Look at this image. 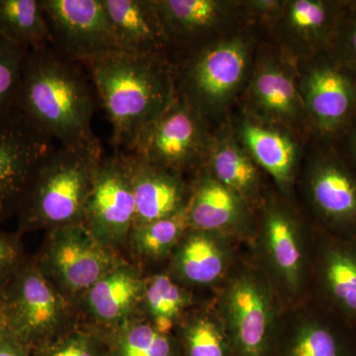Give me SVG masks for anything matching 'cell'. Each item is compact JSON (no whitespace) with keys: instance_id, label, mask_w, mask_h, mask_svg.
<instances>
[{"instance_id":"1","label":"cell","mask_w":356,"mask_h":356,"mask_svg":"<svg viewBox=\"0 0 356 356\" xmlns=\"http://www.w3.org/2000/svg\"><path fill=\"white\" fill-rule=\"evenodd\" d=\"M96 98L83 64L51 46L28 51L15 107L40 133L60 146L98 144L91 126Z\"/></svg>"},{"instance_id":"2","label":"cell","mask_w":356,"mask_h":356,"mask_svg":"<svg viewBox=\"0 0 356 356\" xmlns=\"http://www.w3.org/2000/svg\"><path fill=\"white\" fill-rule=\"evenodd\" d=\"M83 65L111 123L116 151L132 152L143 132L177 100L175 67L165 55L117 51Z\"/></svg>"},{"instance_id":"3","label":"cell","mask_w":356,"mask_h":356,"mask_svg":"<svg viewBox=\"0 0 356 356\" xmlns=\"http://www.w3.org/2000/svg\"><path fill=\"white\" fill-rule=\"evenodd\" d=\"M102 158L100 143L56 147L40 168L17 214L18 233L83 224L96 168Z\"/></svg>"},{"instance_id":"4","label":"cell","mask_w":356,"mask_h":356,"mask_svg":"<svg viewBox=\"0 0 356 356\" xmlns=\"http://www.w3.org/2000/svg\"><path fill=\"white\" fill-rule=\"evenodd\" d=\"M252 57L245 36L214 40L187 51L175 69L178 95L204 118L226 108L245 81Z\"/></svg>"},{"instance_id":"5","label":"cell","mask_w":356,"mask_h":356,"mask_svg":"<svg viewBox=\"0 0 356 356\" xmlns=\"http://www.w3.org/2000/svg\"><path fill=\"white\" fill-rule=\"evenodd\" d=\"M6 327L34 348L65 334L72 324V305L44 277L34 259H27L0 294Z\"/></svg>"},{"instance_id":"6","label":"cell","mask_w":356,"mask_h":356,"mask_svg":"<svg viewBox=\"0 0 356 356\" xmlns=\"http://www.w3.org/2000/svg\"><path fill=\"white\" fill-rule=\"evenodd\" d=\"M34 261L44 277L74 305L124 261L116 250L97 240L83 224L47 232Z\"/></svg>"},{"instance_id":"7","label":"cell","mask_w":356,"mask_h":356,"mask_svg":"<svg viewBox=\"0 0 356 356\" xmlns=\"http://www.w3.org/2000/svg\"><path fill=\"white\" fill-rule=\"evenodd\" d=\"M298 88L307 119L321 137L336 140L356 117V72L332 51L303 60Z\"/></svg>"},{"instance_id":"8","label":"cell","mask_w":356,"mask_h":356,"mask_svg":"<svg viewBox=\"0 0 356 356\" xmlns=\"http://www.w3.org/2000/svg\"><path fill=\"white\" fill-rule=\"evenodd\" d=\"M220 309L234 356H275L273 296L261 274L243 271L229 281Z\"/></svg>"},{"instance_id":"9","label":"cell","mask_w":356,"mask_h":356,"mask_svg":"<svg viewBox=\"0 0 356 356\" xmlns=\"http://www.w3.org/2000/svg\"><path fill=\"white\" fill-rule=\"evenodd\" d=\"M56 149L14 107L0 114V224L22 207L33 180Z\"/></svg>"},{"instance_id":"10","label":"cell","mask_w":356,"mask_h":356,"mask_svg":"<svg viewBox=\"0 0 356 356\" xmlns=\"http://www.w3.org/2000/svg\"><path fill=\"white\" fill-rule=\"evenodd\" d=\"M210 142L206 119L178 95L177 102L143 132L127 154L181 175L206 159Z\"/></svg>"},{"instance_id":"11","label":"cell","mask_w":356,"mask_h":356,"mask_svg":"<svg viewBox=\"0 0 356 356\" xmlns=\"http://www.w3.org/2000/svg\"><path fill=\"white\" fill-rule=\"evenodd\" d=\"M136 218L129 154L102 158L93 178L83 224L97 240L116 250L127 242Z\"/></svg>"},{"instance_id":"12","label":"cell","mask_w":356,"mask_h":356,"mask_svg":"<svg viewBox=\"0 0 356 356\" xmlns=\"http://www.w3.org/2000/svg\"><path fill=\"white\" fill-rule=\"evenodd\" d=\"M51 44L60 55L83 63L123 51L103 0H43Z\"/></svg>"},{"instance_id":"13","label":"cell","mask_w":356,"mask_h":356,"mask_svg":"<svg viewBox=\"0 0 356 356\" xmlns=\"http://www.w3.org/2000/svg\"><path fill=\"white\" fill-rule=\"evenodd\" d=\"M306 179L312 207L327 234L356 238V172L336 147L314 154Z\"/></svg>"},{"instance_id":"14","label":"cell","mask_w":356,"mask_h":356,"mask_svg":"<svg viewBox=\"0 0 356 356\" xmlns=\"http://www.w3.org/2000/svg\"><path fill=\"white\" fill-rule=\"evenodd\" d=\"M346 1L291 0L278 17L280 36L303 60L331 50Z\"/></svg>"},{"instance_id":"15","label":"cell","mask_w":356,"mask_h":356,"mask_svg":"<svg viewBox=\"0 0 356 356\" xmlns=\"http://www.w3.org/2000/svg\"><path fill=\"white\" fill-rule=\"evenodd\" d=\"M144 287L140 269L123 261L97 281L79 302L95 321L93 327L111 331L137 315Z\"/></svg>"},{"instance_id":"16","label":"cell","mask_w":356,"mask_h":356,"mask_svg":"<svg viewBox=\"0 0 356 356\" xmlns=\"http://www.w3.org/2000/svg\"><path fill=\"white\" fill-rule=\"evenodd\" d=\"M318 282L327 308L348 327L356 325V238H323Z\"/></svg>"},{"instance_id":"17","label":"cell","mask_w":356,"mask_h":356,"mask_svg":"<svg viewBox=\"0 0 356 356\" xmlns=\"http://www.w3.org/2000/svg\"><path fill=\"white\" fill-rule=\"evenodd\" d=\"M172 46L199 48L210 42L211 35L221 27L236 7V2L221 0H153Z\"/></svg>"},{"instance_id":"18","label":"cell","mask_w":356,"mask_h":356,"mask_svg":"<svg viewBox=\"0 0 356 356\" xmlns=\"http://www.w3.org/2000/svg\"><path fill=\"white\" fill-rule=\"evenodd\" d=\"M128 154L136 204L134 227L172 216L187 207L191 191L180 173Z\"/></svg>"},{"instance_id":"19","label":"cell","mask_w":356,"mask_h":356,"mask_svg":"<svg viewBox=\"0 0 356 356\" xmlns=\"http://www.w3.org/2000/svg\"><path fill=\"white\" fill-rule=\"evenodd\" d=\"M261 243L275 277L288 291L298 292L305 278V248L298 224L289 211L276 204L266 208Z\"/></svg>"},{"instance_id":"20","label":"cell","mask_w":356,"mask_h":356,"mask_svg":"<svg viewBox=\"0 0 356 356\" xmlns=\"http://www.w3.org/2000/svg\"><path fill=\"white\" fill-rule=\"evenodd\" d=\"M199 170L187 205L191 229L221 235L247 229L245 201L218 181L205 166Z\"/></svg>"},{"instance_id":"21","label":"cell","mask_w":356,"mask_h":356,"mask_svg":"<svg viewBox=\"0 0 356 356\" xmlns=\"http://www.w3.org/2000/svg\"><path fill=\"white\" fill-rule=\"evenodd\" d=\"M288 65L274 58L262 60L248 88V99L264 120L288 124L307 118L298 79Z\"/></svg>"},{"instance_id":"22","label":"cell","mask_w":356,"mask_h":356,"mask_svg":"<svg viewBox=\"0 0 356 356\" xmlns=\"http://www.w3.org/2000/svg\"><path fill=\"white\" fill-rule=\"evenodd\" d=\"M103 6L122 51L165 55L170 42L153 0H103Z\"/></svg>"},{"instance_id":"23","label":"cell","mask_w":356,"mask_h":356,"mask_svg":"<svg viewBox=\"0 0 356 356\" xmlns=\"http://www.w3.org/2000/svg\"><path fill=\"white\" fill-rule=\"evenodd\" d=\"M229 266L224 235L189 229L173 254V280L180 285L209 286L222 280Z\"/></svg>"},{"instance_id":"24","label":"cell","mask_w":356,"mask_h":356,"mask_svg":"<svg viewBox=\"0 0 356 356\" xmlns=\"http://www.w3.org/2000/svg\"><path fill=\"white\" fill-rule=\"evenodd\" d=\"M238 135L241 145L252 161L286 191L298 161V147L291 136L273 126L248 118L238 124Z\"/></svg>"},{"instance_id":"25","label":"cell","mask_w":356,"mask_h":356,"mask_svg":"<svg viewBox=\"0 0 356 356\" xmlns=\"http://www.w3.org/2000/svg\"><path fill=\"white\" fill-rule=\"evenodd\" d=\"M205 161L211 175L245 202L257 195L259 186L257 165L233 137L220 135L211 139Z\"/></svg>"},{"instance_id":"26","label":"cell","mask_w":356,"mask_h":356,"mask_svg":"<svg viewBox=\"0 0 356 356\" xmlns=\"http://www.w3.org/2000/svg\"><path fill=\"white\" fill-rule=\"evenodd\" d=\"M102 332L107 356H184L177 334L159 331L143 315L137 314L120 327Z\"/></svg>"},{"instance_id":"27","label":"cell","mask_w":356,"mask_h":356,"mask_svg":"<svg viewBox=\"0 0 356 356\" xmlns=\"http://www.w3.org/2000/svg\"><path fill=\"white\" fill-rule=\"evenodd\" d=\"M275 356H356V344L329 320L309 318L280 337Z\"/></svg>"},{"instance_id":"28","label":"cell","mask_w":356,"mask_h":356,"mask_svg":"<svg viewBox=\"0 0 356 356\" xmlns=\"http://www.w3.org/2000/svg\"><path fill=\"white\" fill-rule=\"evenodd\" d=\"M0 37L29 51L51 46L43 0H0Z\"/></svg>"},{"instance_id":"29","label":"cell","mask_w":356,"mask_h":356,"mask_svg":"<svg viewBox=\"0 0 356 356\" xmlns=\"http://www.w3.org/2000/svg\"><path fill=\"white\" fill-rule=\"evenodd\" d=\"M191 303V296L168 274H156L145 278L143 316L159 331L172 332L175 323Z\"/></svg>"},{"instance_id":"30","label":"cell","mask_w":356,"mask_h":356,"mask_svg":"<svg viewBox=\"0 0 356 356\" xmlns=\"http://www.w3.org/2000/svg\"><path fill=\"white\" fill-rule=\"evenodd\" d=\"M189 229L186 207L172 216L134 227L127 242L140 259L158 261L177 248Z\"/></svg>"},{"instance_id":"31","label":"cell","mask_w":356,"mask_h":356,"mask_svg":"<svg viewBox=\"0 0 356 356\" xmlns=\"http://www.w3.org/2000/svg\"><path fill=\"white\" fill-rule=\"evenodd\" d=\"M184 356H234L221 320L208 313L187 318L177 334Z\"/></svg>"},{"instance_id":"32","label":"cell","mask_w":356,"mask_h":356,"mask_svg":"<svg viewBox=\"0 0 356 356\" xmlns=\"http://www.w3.org/2000/svg\"><path fill=\"white\" fill-rule=\"evenodd\" d=\"M31 356H107V344L102 330L76 325L60 337L32 348Z\"/></svg>"},{"instance_id":"33","label":"cell","mask_w":356,"mask_h":356,"mask_svg":"<svg viewBox=\"0 0 356 356\" xmlns=\"http://www.w3.org/2000/svg\"><path fill=\"white\" fill-rule=\"evenodd\" d=\"M28 51L0 37V114L16 106Z\"/></svg>"},{"instance_id":"34","label":"cell","mask_w":356,"mask_h":356,"mask_svg":"<svg viewBox=\"0 0 356 356\" xmlns=\"http://www.w3.org/2000/svg\"><path fill=\"white\" fill-rule=\"evenodd\" d=\"M332 53L356 72V1H346L332 40Z\"/></svg>"},{"instance_id":"35","label":"cell","mask_w":356,"mask_h":356,"mask_svg":"<svg viewBox=\"0 0 356 356\" xmlns=\"http://www.w3.org/2000/svg\"><path fill=\"white\" fill-rule=\"evenodd\" d=\"M27 259L20 234L0 229V294Z\"/></svg>"},{"instance_id":"36","label":"cell","mask_w":356,"mask_h":356,"mask_svg":"<svg viewBox=\"0 0 356 356\" xmlns=\"http://www.w3.org/2000/svg\"><path fill=\"white\" fill-rule=\"evenodd\" d=\"M31 350L6 327L0 331V356H31Z\"/></svg>"},{"instance_id":"37","label":"cell","mask_w":356,"mask_h":356,"mask_svg":"<svg viewBox=\"0 0 356 356\" xmlns=\"http://www.w3.org/2000/svg\"><path fill=\"white\" fill-rule=\"evenodd\" d=\"M336 140L339 145L334 147L356 172V117Z\"/></svg>"},{"instance_id":"38","label":"cell","mask_w":356,"mask_h":356,"mask_svg":"<svg viewBox=\"0 0 356 356\" xmlns=\"http://www.w3.org/2000/svg\"><path fill=\"white\" fill-rule=\"evenodd\" d=\"M285 1L276 0H257V1L245 2L248 10L255 14L264 16H278L284 6Z\"/></svg>"},{"instance_id":"39","label":"cell","mask_w":356,"mask_h":356,"mask_svg":"<svg viewBox=\"0 0 356 356\" xmlns=\"http://www.w3.org/2000/svg\"><path fill=\"white\" fill-rule=\"evenodd\" d=\"M6 327V321H4L3 312H2L1 304H0V331Z\"/></svg>"}]
</instances>
